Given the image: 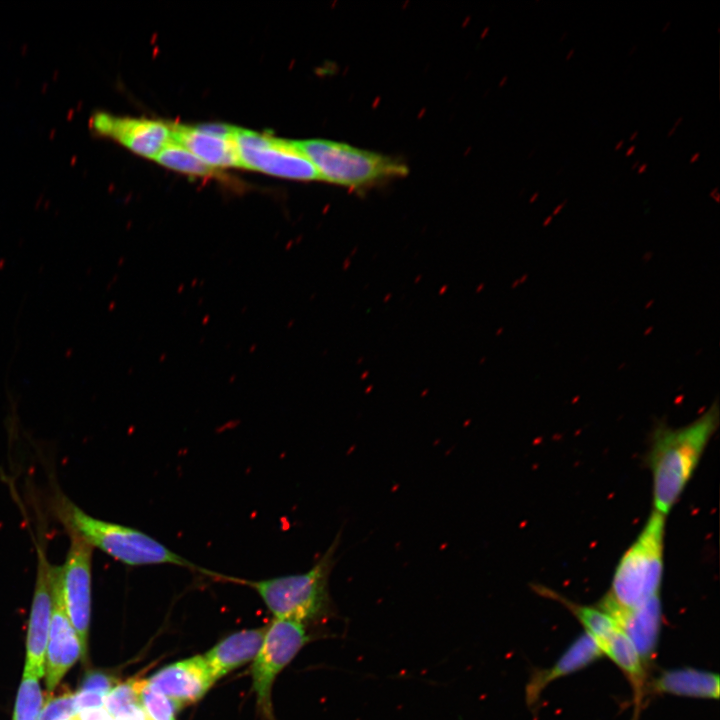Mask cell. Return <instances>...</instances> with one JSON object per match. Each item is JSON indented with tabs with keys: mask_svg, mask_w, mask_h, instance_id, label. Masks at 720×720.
<instances>
[{
	"mask_svg": "<svg viewBox=\"0 0 720 720\" xmlns=\"http://www.w3.org/2000/svg\"><path fill=\"white\" fill-rule=\"evenodd\" d=\"M699 158H700V152H695V153L692 154L691 157L689 158V164H694V163H696V162L699 160Z\"/></svg>",
	"mask_w": 720,
	"mask_h": 720,
	"instance_id": "4316f807",
	"label": "cell"
},
{
	"mask_svg": "<svg viewBox=\"0 0 720 720\" xmlns=\"http://www.w3.org/2000/svg\"><path fill=\"white\" fill-rule=\"evenodd\" d=\"M52 504L53 511L68 533L79 536L92 548L125 565L171 564L208 576L226 578L194 564L139 529L89 515L61 492L54 495Z\"/></svg>",
	"mask_w": 720,
	"mask_h": 720,
	"instance_id": "7a4b0ae2",
	"label": "cell"
},
{
	"mask_svg": "<svg viewBox=\"0 0 720 720\" xmlns=\"http://www.w3.org/2000/svg\"><path fill=\"white\" fill-rule=\"evenodd\" d=\"M104 695L79 690L74 694V704L77 712L104 707Z\"/></svg>",
	"mask_w": 720,
	"mask_h": 720,
	"instance_id": "cb8c5ba5",
	"label": "cell"
},
{
	"mask_svg": "<svg viewBox=\"0 0 720 720\" xmlns=\"http://www.w3.org/2000/svg\"><path fill=\"white\" fill-rule=\"evenodd\" d=\"M676 129H677V128H675L674 126H672V127L669 129L668 133H667V137L670 138L671 136H673L674 133H675V131H676Z\"/></svg>",
	"mask_w": 720,
	"mask_h": 720,
	"instance_id": "d590c367",
	"label": "cell"
},
{
	"mask_svg": "<svg viewBox=\"0 0 720 720\" xmlns=\"http://www.w3.org/2000/svg\"><path fill=\"white\" fill-rule=\"evenodd\" d=\"M338 542L339 536L305 573L258 581L236 578L235 582L255 589L275 619L292 620L302 624L321 619L327 616L330 610L328 578Z\"/></svg>",
	"mask_w": 720,
	"mask_h": 720,
	"instance_id": "277c9868",
	"label": "cell"
},
{
	"mask_svg": "<svg viewBox=\"0 0 720 720\" xmlns=\"http://www.w3.org/2000/svg\"><path fill=\"white\" fill-rule=\"evenodd\" d=\"M145 681L143 679L127 680L114 686L105 697L104 708L113 718H116L129 707L141 704V691Z\"/></svg>",
	"mask_w": 720,
	"mask_h": 720,
	"instance_id": "ffe728a7",
	"label": "cell"
},
{
	"mask_svg": "<svg viewBox=\"0 0 720 720\" xmlns=\"http://www.w3.org/2000/svg\"><path fill=\"white\" fill-rule=\"evenodd\" d=\"M88 125L96 135L110 138L147 158L154 159L172 141L170 124L157 120L96 112Z\"/></svg>",
	"mask_w": 720,
	"mask_h": 720,
	"instance_id": "9c48e42d",
	"label": "cell"
},
{
	"mask_svg": "<svg viewBox=\"0 0 720 720\" xmlns=\"http://www.w3.org/2000/svg\"><path fill=\"white\" fill-rule=\"evenodd\" d=\"M575 54V49L571 48L568 53L566 54L565 60L569 61Z\"/></svg>",
	"mask_w": 720,
	"mask_h": 720,
	"instance_id": "4dcf8cb0",
	"label": "cell"
},
{
	"mask_svg": "<svg viewBox=\"0 0 720 720\" xmlns=\"http://www.w3.org/2000/svg\"><path fill=\"white\" fill-rule=\"evenodd\" d=\"M70 545L64 564L58 567L60 596L84 653L91 615L93 548L79 536L68 533Z\"/></svg>",
	"mask_w": 720,
	"mask_h": 720,
	"instance_id": "ba28073f",
	"label": "cell"
},
{
	"mask_svg": "<svg viewBox=\"0 0 720 720\" xmlns=\"http://www.w3.org/2000/svg\"><path fill=\"white\" fill-rule=\"evenodd\" d=\"M538 196H539V192L537 191L536 193L533 194L530 201L531 202L535 201V199H537Z\"/></svg>",
	"mask_w": 720,
	"mask_h": 720,
	"instance_id": "ab89813d",
	"label": "cell"
},
{
	"mask_svg": "<svg viewBox=\"0 0 720 720\" xmlns=\"http://www.w3.org/2000/svg\"><path fill=\"white\" fill-rule=\"evenodd\" d=\"M648 168L647 163H640L639 167L637 168V174H643Z\"/></svg>",
	"mask_w": 720,
	"mask_h": 720,
	"instance_id": "83f0119b",
	"label": "cell"
},
{
	"mask_svg": "<svg viewBox=\"0 0 720 720\" xmlns=\"http://www.w3.org/2000/svg\"><path fill=\"white\" fill-rule=\"evenodd\" d=\"M309 641L302 623L274 619L266 627L263 643L251 668L257 707L265 720H275L272 708V686L276 676Z\"/></svg>",
	"mask_w": 720,
	"mask_h": 720,
	"instance_id": "8992f818",
	"label": "cell"
},
{
	"mask_svg": "<svg viewBox=\"0 0 720 720\" xmlns=\"http://www.w3.org/2000/svg\"><path fill=\"white\" fill-rule=\"evenodd\" d=\"M635 150H636V145H631L630 147L627 148V150L625 152V156L626 157L632 156L634 154Z\"/></svg>",
	"mask_w": 720,
	"mask_h": 720,
	"instance_id": "f1b7e54d",
	"label": "cell"
},
{
	"mask_svg": "<svg viewBox=\"0 0 720 720\" xmlns=\"http://www.w3.org/2000/svg\"><path fill=\"white\" fill-rule=\"evenodd\" d=\"M665 515L653 510L620 558L604 596L623 608H636L659 596L664 571Z\"/></svg>",
	"mask_w": 720,
	"mask_h": 720,
	"instance_id": "3957f363",
	"label": "cell"
},
{
	"mask_svg": "<svg viewBox=\"0 0 720 720\" xmlns=\"http://www.w3.org/2000/svg\"><path fill=\"white\" fill-rule=\"evenodd\" d=\"M170 169L195 176L217 175V170L199 159L192 152L171 141L154 158Z\"/></svg>",
	"mask_w": 720,
	"mask_h": 720,
	"instance_id": "ac0fdd59",
	"label": "cell"
},
{
	"mask_svg": "<svg viewBox=\"0 0 720 720\" xmlns=\"http://www.w3.org/2000/svg\"><path fill=\"white\" fill-rule=\"evenodd\" d=\"M294 142L313 164L319 179L332 184L355 189L409 172L397 159L346 143L324 139Z\"/></svg>",
	"mask_w": 720,
	"mask_h": 720,
	"instance_id": "5b68a950",
	"label": "cell"
},
{
	"mask_svg": "<svg viewBox=\"0 0 720 720\" xmlns=\"http://www.w3.org/2000/svg\"><path fill=\"white\" fill-rule=\"evenodd\" d=\"M76 712L74 694L65 692L46 701L39 720H66L76 715Z\"/></svg>",
	"mask_w": 720,
	"mask_h": 720,
	"instance_id": "7402d4cb",
	"label": "cell"
},
{
	"mask_svg": "<svg viewBox=\"0 0 720 720\" xmlns=\"http://www.w3.org/2000/svg\"><path fill=\"white\" fill-rule=\"evenodd\" d=\"M265 633L266 627L238 631L212 647L203 657L214 680L254 659Z\"/></svg>",
	"mask_w": 720,
	"mask_h": 720,
	"instance_id": "2e32d148",
	"label": "cell"
},
{
	"mask_svg": "<svg viewBox=\"0 0 720 720\" xmlns=\"http://www.w3.org/2000/svg\"><path fill=\"white\" fill-rule=\"evenodd\" d=\"M719 32H720V26L717 27V33H719Z\"/></svg>",
	"mask_w": 720,
	"mask_h": 720,
	"instance_id": "b9f144b4",
	"label": "cell"
},
{
	"mask_svg": "<svg viewBox=\"0 0 720 720\" xmlns=\"http://www.w3.org/2000/svg\"><path fill=\"white\" fill-rule=\"evenodd\" d=\"M141 706L151 720H174L181 706L152 688L147 680L141 691Z\"/></svg>",
	"mask_w": 720,
	"mask_h": 720,
	"instance_id": "44dd1931",
	"label": "cell"
},
{
	"mask_svg": "<svg viewBox=\"0 0 720 720\" xmlns=\"http://www.w3.org/2000/svg\"><path fill=\"white\" fill-rule=\"evenodd\" d=\"M603 656L596 642L586 632L581 634L549 668L535 670L526 685V702L536 706L544 689L553 681L579 671Z\"/></svg>",
	"mask_w": 720,
	"mask_h": 720,
	"instance_id": "5bb4252c",
	"label": "cell"
},
{
	"mask_svg": "<svg viewBox=\"0 0 720 720\" xmlns=\"http://www.w3.org/2000/svg\"><path fill=\"white\" fill-rule=\"evenodd\" d=\"M148 684L181 707L201 699L215 682L203 656H194L167 665Z\"/></svg>",
	"mask_w": 720,
	"mask_h": 720,
	"instance_id": "7c38bea8",
	"label": "cell"
},
{
	"mask_svg": "<svg viewBox=\"0 0 720 720\" xmlns=\"http://www.w3.org/2000/svg\"><path fill=\"white\" fill-rule=\"evenodd\" d=\"M597 606L618 623L648 668V663L654 657L660 633L662 618L660 597H654L632 609L618 606L603 597Z\"/></svg>",
	"mask_w": 720,
	"mask_h": 720,
	"instance_id": "4fadbf2b",
	"label": "cell"
},
{
	"mask_svg": "<svg viewBox=\"0 0 720 720\" xmlns=\"http://www.w3.org/2000/svg\"><path fill=\"white\" fill-rule=\"evenodd\" d=\"M172 141L186 148L207 165L241 167L234 137H223L201 130L198 126L170 124Z\"/></svg>",
	"mask_w": 720,
	"mask_h": 720,
	"instance_id": "9a60e30c",
	"label": "cell"
},
{
	"mask_svg": "<svg viewBox=\"0 0 720 720\" xmlns=\"http://www.w3.org/2000/svg\"><path fill=\"white\" fill-rule=\"evenodd\" d=\"M175 720V719H174Z\"/></svg>",
	"mask_w": 720,
	"mask_h": 720,
	"instance_id": "7bdbcfd3",
	"label": "cell"
},
{
	"mask_svg": "<svg viewBox=\"0 0 720 720\" xmlns=\"http://www.w3.org/2000/svg\"><path fill=\"white\" fill-rule=\"evenodd\" d=\"M710 196L713 197L716 202H719V194H718V188H717V187H715L713 190H711Z\"/></svg>",
	"mask_w": 720,
	"mask_h": 720,
	"instance_id": "f546056e",
	"label": "cell"
},
{
	"mask_svg": "<svg viewBox=\"0 0 720 720\" xmlns=\"http://www.w3.org/2000/svg\"><path fill=\"white\" fill-rule=\"evenodd\" d=\"M234 139L241 167L284 178L320 180L313 164L294 141L238 127Z\"/></svg>",
	"mask_w": 720,
	"mask_h": 720,
	"instance_id": "52a82bcc",
	"label": "cell"
},
{
	"mask_svg": "<svg viewBox=\"0 0 720 720\" xmlns=\"http://www.w3.org/2000/svg\"><path fill=\"white\" fill-rule=\"evenodd\" d=\"M638 135H639L638 130L633 131V133L630 134L629 141H634Z\"/></svg>",
	"mask_w": 720,
	"mask_h": 720,
	"instance_id": "836d02e7",
	"label": "cell"
},
{
	"mask_svg": "<svg viewBox=\"0 0 720 720\" xmlns=\"http://www.w3.org/2000/svg\"><path fill=\"white\" fill-rule=\"evenodd\" d=\"M85 656L80 639L62 604L58 567L52 570V616L46 646V685L52 691L76 663Z\"/></svg>",
	"mask_w": 720,
	"mask_h": 720,
	"instance_id": "8fae6325",
	"label": "cell"
},
{
	"mask_svg": "<svg viewBox=\"0 0 720 720\" xmlns=\"http://www.w3.org/2000/svg\"><path fill=\"white\" fill-rule=\"evenodd\" d=\"M636 50H637V46H636V45H633V46L629 49L628 56H632V55L635 53Z\"/></svg>",
	"mask_w": 720,
	"mask_h": 720,
	"instance_id": "74e56055",
	"label": "cell"
},
{
	"mask_svg": "<svg viewBox=\"0 0 720 720\" xmlns=\"http://www.w3.org/2000/svg\"><path fill=\"white\" fill-rule=\"evenodd\" d=\"M683 120H684L683 116L678 117V118L675 120L673 126H674L675 128H677L678 126H680V125L682 124Z\"/></svg>",
	"mask_w": 720,
	"mask_h": 720,
	"instance_id": "1f68e13d",
	"label": "cell"
},
{
	"mask_svg": "<svg viewBox=\"0 0 720 720\" xmlns=\"http://www.w3.org/2000/svg\"><path fill=\"white\" fill-rule=\"evenodd\" d=\"M718 424L719 407L715 401L687 425L671 428L661 424L655 429L648 453L655 511L666 516L674 507Z\"/></svg>",
	"mask_w": 720,
	"mask_h": 720,
	"instance_id": "6da1fadb",
	"label": "cell"
},
{
	"mask_svg": "<svg viewBox=\"0 0 720 720\" xmlns=\"http://www.w3.org/2000/svg\"><path fill=\"white\" fill-rule=\"evenodd\" d=\"M37 570L26 643V671L42 677L52 616V570L41 542L36 544Z\"/></svg>",
	"mask_w": 720,
	"mask_h": 720,
	"instance_id": "30bf717a",
	"label": "cell"
},
{
	"mask_svg": "<svg viewBox=\"0 0 720 720\" xmlns=\"http://www.w3.org/2000/svg\"><path fill=\"white\" fill-rule=\"evenodd\" d=\"M639 165H640V161H639V160H636V161L631 165V170L637 169V168L639 167Z\"/></svg>",
	"mask_w": 720,
	"mask_h": 720,
	"instance_id": "f35d334b",
	"label": "cell"
},
{
	"mask_svg": "<svg viewBox=\"0 0 720 720\" xmlns=\"http://www.w3.org/2000/svg\"><path fill=\"white\" fill-rule=\"evenodd\" d=\"M39 677L24 670L18 689L13 720H39L43 707V696Z\"/></svg>",
	"mask_w": 720,
	"mask_h": 720,
	"instance_id": "d6986e66",
	"label": "cell"
},
{
	"mask_svg": "<svg viewBox=\"0 0 720 720\" xmlns=\"http://www.w3.org/2000/svg\"><path fill=\"white\" fill-rule=\"evenodd\" d=\"M113 687V679L110 676L95 672L87 675L79 690L106 696Z\"/></svg>",
	"mask_w": 720,
	"mask_h": 720,
	"instance_id": "603a6c76",
	"label": "cell"
},
{
	"mask_svg": "<svg viewBox=\"0 0 720 720\" xmlns=\"http://www.w3.org/2000/svg\"><path fill=\"white\" fill-rule=\"evenodd\" d=\"M568 35V31H564L562 36L559 38V42H563L568 37Z\"/></svg>",
	"mask_w": 720,
	"mask_h": 720,
	"instance_id": "8d00e7d4",
	"label": "cell"
},
{
	"mask_svg": "<svg viewBox=\"0 0 720 720\" xmlns=\"http://www.w3.org/2000/svg\"><path fill=\"white\" fill-rule=\"evenodd\" d=\"M623 145H624V140L618 141L614 147V150L619 151L623 147Z\"/></svg>",
	"mask_w": 720,
	"mask_h": 720,
	"instance_id": "d6a6232c",
	"label": "cell"
},
{
	"mask_svg": "<svg viewBox=\"0 0 720 720\" xmlns=\"http://www.w3.org/2000/svg\"><path fill=\"white\" fill-rule=\"evenodd\" d=\"M114 720H151L144 711L141 704L129 707L127 710L118 715Z\"/></svg>",
	"mask_w": 720,
	"mask_h": 720,
	"instance_id": "d4e9b609",
	"label": "cell"
},
{
	"mask_svg": "<svg viewBox=\"0 0 720 720\" xmlns=\"http://www.w3.org/2000/svg\"><path fill=\"white\" fill-rule=\"evenodd\" d=\"M705 699H718L719 676L694 668H678L661 672L648 683L647 692Z\"/></svg>",
	"mask_w": 720,
	"mask_h": 720,
	"instance_id": "e0dca14e",
	"label": "cell"
},
{
	"mask_svg": "<svg viewBox=\"0 0 720 720\" xmlns=\"http://www.w3.org/2000/svg\"><path fill=\"white\" fill-rule=\"evenodd\" d=\"M78 716L80 720H114L104 707L80 711Z\"/></svg>",
	"mask_w": 720,
	"mask_h": 720,
	"instance_id": "484cf974",
	"label": "cell"
},
{
	"mask_svg": "<svg viewBox=\"0 0 720 720\" xmlns=\"http://www.w3.org/2000/svg\"><path fill=\"white\" fill-rule=\"evenodd\" d=\"M66 720H80V718H79L78 714H76V715H74V716H72V717H70V718H68V719H66Z\"/></svg>",
	"mask_w": 720,
	"mask_h": 720,
	"instance_id": "60d3db41",
	"label": "cell"
},
{
	"mask_svg": "<svg viewBox=\"0 0 720 720\" xmlns=\"http://www.w3.org/2000/svg\"><path fill=\"white\" fill-rule=\"evenodd\" d=\"M670 26H671V21H667V22L664 24V26L662 27L661 32H662V33L666 32V31L670 28Z\"/></svg>",
	"mask_w": 720,
	"mask_h": 720,
	"instance_id": "e575fe53",
	"label": "cell"
}]
</instances>
